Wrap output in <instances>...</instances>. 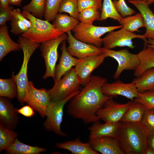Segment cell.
I'll return each mask as SVG.
<instances>
[{
	"label": "cell",
	"mask_w": 154,
	"mask_h": 154,
	"mask_svg": "<svg viewBox=\"0 0 154 154\" xmlns=\"http://www.w3.org/2000/svg\"><path fill=\"white\" fill-rule=\"evenodd\" d=\"M107 81L104 77L91 76L90 82L70 100L67 107L68 114L86 124L100 120L97 112L107 100L113 98L103 92V86Z\"/></svg>",
	"instance_id": "6da1fadb"
},
{
	"label": "cell",
	"mask_w": 154,
	"mask_h": 154,
	"mask_svg": "<svg viewBox=\"0 0 154 154\" xmlns=\"http://www.w3.org/2000/svg\"><path fill=\"white\" fill-rule=\"evenodd\" d=\"M120 122L117 138L125 154H145L147 129L141 123Z\"/></svg>",
	"instance_id": "7a4b0ae2"
},
{
	"label": "cell",
	"mask_w": 154,
	"mask_h": 154,
	"mask_svg": "<svg viewBox=\"0 0 154 154\" xmlns=\"http://www.w3.org/2000/svg\"><path fill=\"white\" fill-rule=\"evenodd\" d=\"M22 13L31 22L32 25L21 36L33 42L41 44L56 38L64 33L48 20L37 18L28 12L23 11Z\"/></svg>",
	"instance_id": "3957f363"
},
{
	"label": "cell",
	"mask_w": 154,
	"mask_h": 154,
	"mask_svg": "<svg viewBox=\"0 0 154 154\" xmlns=\"http://www.w3.org/2000/svg\"><path fill=\"white\" fill-rule=\"evenodd\" d=\"M18 42L23 53V61L19 72L16 75L13 73L12 76L15 80L17 85V100L23 105L29 82L27 75L28 63L32 54L40 45V44L33 42L21 36L19 37Z\"/></svg>",
	"instance_id": "277c9868"
},
{
	"label": "cell",
	"mask_w": 154,
	"mask_h": 154,
	"mask_svg": "<svg viewBox=\"0 0 154 154\" xmlns=\"http://www.w3.org/2000/svg\"><path fill=\"white\" fill-rule=\"evenodd\" d=\"M121 25L101 27L93 24L80 23L73 30V36L77 39L83 42L101 47L103 44V38L101 37L106 33L120 29Z\"/></svg>",
	"instance_id": "5b68a950"
},
{
	"label": "cell",
	"mask_w": 154,
	"mask_h": 154,
	"mask_svg": "<svg viewBox=\"0 0 154 154\" xmlns=\"http://www.w3.org/2000/svg\"><path fill=\"white\" fill-rule=\"evenodd\" d=\"M80 91V90L73 93L62 100L56 102H51L46 111V119L43 125L46 130L52 131L61 136H68L67 134L62 131L61 127L63 120L64 106Z\"/></svg>",
	"instance_id": "8992f818"
},
{
	"label": "cell",
	"mask_w": 154,
	"mask_h": 154,
	"mask_svg": "<svg viewBox=\"0 0 154 154\" xmlns=\"http://www.w3.org/2000/svg\"><path fill=\"white\" fill-rule=\"evenodd\" d=\"M74 68H72L59 80L54 82L53 87L48 90L52 102L62 100L80 89Z\"/></svg>",
	"instance_id": "52a82bcc"
},
{
	"label": "cell",
	"mask_w": 154,
	"mask_h": 154,
	"mask_svg": "<svg viewBox=\"0 0 154 154\" xmlns=\"http://www.w3.org/2000/svg\"><path fill=\"white\" fill-rule=\"evenodd\" d=\"M67 38V35L64 33L56 38L41 43L39 46L46 67L43 79L50 77L54 78L56 64L58 56V48L60 44Z\"/></svg>",
	"instance_id": "ba28073f"
},
{
	"label": "cell",
	"mask_w": 154,
	"mask_h": 154,
	"mask_svg": "<svg viewBox=\"0 0 154 154\" xmlns=\"http://www.w3.org/2000/svg\"><path fill=\"white\" fill-rule=\"evenodd\" d=\"M24 101L42 117L46 116L48 107L52 102L48 90L37 89L31 81L28 83Z\"/></svg>",
	"instance_id": "9c48e42d"
},
{
	"label": "cell",
	"mask_w": 154,
	"mask_h": 154,
	"mask_svg": "<svg viewBox=\"0 0 154 154\" xmlns=\"http://www.w3.org/2000/svg\"><path fill=\"white\" fill-rule=\"evenodd\" d=\"M101 48L106 57L112 58L118 63L117 68L113 76L115 79L118 78L125 70H135L139 64L137 54L132 53L127 49L117 51Z\"/></svg>",
	"instance_id": "30bf717a"
},
{
	"label": "cell",
	"mask_w": 154,
	"mask_h": 154,
	"mask_svg": "<svg viewBox=\"0 0 154 154\" xmlns=\"http://www.w3.org/2000/svg\"><path fill=\"white\" fill-rule=\"evenodd\" d=\"M106 57L104 53L79 59L74 68L81 85L84 86L90 82L92 72L103 62Z\"/></svg>",
	"instance_id": "8fae6325"
},
{
	"label": "cell",
	"mask_w": 154,
	"mask_h": 154,
	"mask_svg": "<svg viewBox=\"0 0 154 154\" xmlns=\"http://www.w3.org/2000/svg\"><path fill=\"white\" fill-rule=\"evenodd\" d=\"M107 33L102 38L103 48L107 49L125 46L133 49L135 46L133 39L135 38L141 39V35L129 32L123 27L118 30L112 31Z\"/></svg>",
	"instance_id": "7c38bea8"
},
{
	"label": "cell",
	"mask_w": 154,
	"mask_h": 154,
	"mask_svg": "<svg viewBox=\"0 0 154 154\" xmlns=\"http://www.w3.org/2000/svg\"><path fill=\"white\" fill-rule=\"evenodd\" d=\"M131 101L120 104L111 98L107 100L99 109L96 115L105 122L116 123L119 122L128 109Z\"/></svg>",
	"instance_id": "4fadbf2b"
},
{
	"label": "cell",
	"mask_w": 154,
	"mask_h": 154,
	"mask_svg": "<svg viewBox=\"0 0 154 154\" xmlns=\"http://www.w3.org/2000/svg\"><path fill=\"white\" fill-rule=\"evenodd\" d=\"M69 46L67 48L69 53L78 59L93 55L104 54L101 47L79 40L75 38L71 31L66 33Z\"/></svg>",
	"instance_id": "5bb4252c"
},
{
	"label": "cell",
	"mask_w": 154,
	"mask_h": 154,
	"mask_svg": "<svg viewBox=\"0 0 154 154\" xmlns=\"http://www.w3.org/2000/svg\"><path fill=\"white\" fill-rule=\"evenodd\" d=\"M102 90L106 96L112 97L121 96L132 100L138 97L140 94L132 82L125 83L119 80L111 83L106 82L103 86Z\"/></svg>",
	"instance_id": "9a60e30c"
},
{
	"label": "cell",
	"mask_w": 154,
	"mask_h": 154,
	"mask_svg": "<svg viewBox=\"0 0 154 154\" xmlns=\"http://www.w3.org/2000/svg\"><path fill=\"white\" fill-rule=\"evenodd\" d=\"M17 110L9 100L1 97L0 124L7 128L15 129L19 121Z\"/></svg>",
	"instance_id": "2e32d148"
},
{
	"label": "cell",
	"mask_w": 154,
	"mask_h": 154,
	"mask_svg": "<svg viewBox=\"0 0 154 154\" xmlns=\"http://www.w3.org/2000/svg\"><path fill=\"white\" fill-rule=\"evenodd\" d=\"M94 150L102 154H125L117 138L106 137L89 140Z\"/></svg>",
	"instance_id": "e0dca14e"
},
{
	"label": "cell",
	"mask_w": 154,
	"mask_h": 154,
	"mask_svg": "<svg viewBox=\"0 0 154 154\" xmlns=\"http://www.w3.org/2000/svg\"><path fill=\"white\" fill-rule=\"evenodd\" d=\"M92 123L88 128L90 131L89 140L106 137L117 138L120 122L116 123L105 122L102 123L99 120Z\"/></svg>",
	"instance_id": "ac0fdd59"
},
{
	"label": "cell",
	"mask_w": 154,
	"mask_h": 154,
	"mask_svg": "<svg viewBox=\"0 0 154 154\" xmlns=\"http://www.w3.org/2000/svg\"><path fill=\"white\" fill-rule=\"evenodd\" d=\"M138 10L143 18L146 28L144 34L141 35V39L154 40V14L149 5L144 0L129 1Z\"/></svg>",
	"instance_id": "d6986e66"
},
{
	"label": "cell",
	"mask_w": 154,
	"mask_h": 154,
	"mask_svg": "<svg viewBox=\"0 0 154 154\" xmlns=\"http://www.w3.org/2000/svg\"><path fill=\"white\" fill-rule=\"evenodd\" d=\"M66 40L62 42L60 50L62 54L58 64L56 66L54 82L59 80L64 74L75 66L79 59L71 55L66 47Z\"/></svg>",
	"instance_id": "ffe728a7"
},
{
	"label": "cell",
	"mask_w": 154,
	"mask_h": 154,
	"mask_svg": "<svg viewBox=\"0 0 154 154\" xmlns=\"http://www.w3.org/2000/svg\"><path fill=\"white\" fill-rule=\"evenodd\" d=\"M56 148L63 149L70 151L73 154H99L92 148L90 143H83L79 137L73 141L58 143L55 145Z\"/></svg>",
	"instance_id": "44dd1931"
},
{
	"label": "cell",
	"mask_w": 154,
	"mask_h": 154,
	"mask_svg": "<svg viewBox=\"0 0 154 154\" xmlns=\"http://www.w3.org/2000/svg\"><path fill=\"white\" fill-rule=\"evenodd\" d=\"M21 49L18 43L14 41L9 36L6 25L0 26V61L9 52Z\"/></svg>",
	"instance_id": "7402d4cb"
},
{
	"label": "cell",
	"mask_w": 154,
	"mask_h": 154,
	"mask_svg": "<svg viewBox=\"0 0 154 154\" xmlns=\"http://www.w3.org/2000/svg\"><path fill=\"white\" fill-rule=\"evenodd\" d=\"M137 54L140 63L134 70V75L136 77L140 76L147 70L154 68V48L145 46Z\"/></svg>",
	"instance_id": "603a6c76"
},
{
	"label": "cell",
	"mask_w": 154,
	"mask_h": 154,
	"mask_svg": "<svg viewBox=\"0 0 154 154\" xmlns=\"http://www.w3.org/2000/svg\"><path fill=\"white\" fill-rule=\"evenodd\" d=\"M138 92L154 91V68L148 69L132 81Z\"/></svg>",
	"instance_id": "cb8c5ba5"
},
{
	"label": "cell",
	"mask_w": 154,
	"mask_h": 154,
	"mask_svg": "<svg viewBox=\"0 0 154 154\" xmlns=\"http://www.w3.org/2000/svg\"><path fill=\"white\" fill-rule=\"evenodd\" d=\"M146 109L139 103L131 101L130 105L120 122L141 123Z\"/></svg>",
	"instance_id": "d4e9b609"
},
{
	"label": "cell",
	"mask_w": 154,
	"mask_h": 154,
	"mask_svg": "<svg viewBox=\"0 0 154 154\" xmlns=\"http://www.w3.org/2000/svg\"><path fill=\"white\" fill-rule=\"evenodd\" d=\"M5 150L6 153L10 154H39L46 151L44 148L31 146L22 143L17 137Z\"/></svg>",
	"instance_id": "484cf974"
},
{
	"label": "cell",
	"mask_w": 154,
	"mask_h": 154,
	"mask_svg": "<svg viewBox=\"0 0 154 154\" xmlns=\"http://www.w3.org/2000/svg\"><path fill=\"white\" fill-rule=\"evenodd\" d=\"M79 23L77 19L59 13L56 16L52 24L58 30L65 33L72 30Z\"/></svg>",
	"instance_id": "4316f807"
},
{
	"label": "cell",
	"mask_w": 154,
	"mask_h": 154,
	"mask_svg": "<svg viewBox=\"0 0 154 154\" xmlns=\"http://www.w3.org/2000/svg\"><path fill=\"white\" fill-rule=\"evenodd\" d=\"M119 23L122 27L131 33L138 32L139 29L145 27L143 18L140 12L134 15L123 17Z\"/></svg>",
	"instance_id": "83f0119b"
},
{
	"label": "cell",
	"mask_w": 154,
	"mask_h": 154,
	"mask_svg": "<svg viewBox=\"0 0 154 154\" xmlns=\"http://www.w3.org/2000/svg\"><path fill=\"white\" fill-rule=\"evenodd\" d=\"M17 84L14 78L0 79V96L13 99L17 96Z\"/></svg>",
	"instance_id": "f1b7e54d"
},
{
	"label": "cell",
	"mask_w": 154,
	"mask_h": 154,
	"mask_svg": "<svg viewBox=\"0 0 154 154\" xmlns=\"http://www.w3.org/2000/svg\"><path fill=\"white\" fill-rule=\"evenodd\" d=\"M99 21L110 18L119 22L123 17L117 11L112 0H103Z\"/></svg>",
	"instance_id": "f546056e"
},
{
	"label": "cell",
	"mask_w": 154,
	"mask_h": 154,
	"mask_svg": "<svg viewBox=\"0 0 154 154\" xmlns=\"http://www.w3.org/2000/svg\"><path fill=\"white\" fill-rule=\"evenodd\" d=\"M18 133L13 129L0 124V153L5 150L14 141Z\"/></svg>",
	"instance_id": "4dcf8cb0"
},
{
	"label": "cell",
	"mask_w": 154,
	"mask_h": 154,
	"mask_svg": "<svg viewBox=\"0 0 154 154\" xmlns=\"http://www.w3.org/2000/svg\"><path fill=\"white\" fill-rule=\"evenodd\" d=\"M46 1V0H31L28 4L23 7V11L42 19L44 17Z\"/></svg>",
	"instance_id": "1f68e13d"
},
{
	"label": "cell",
	"mask_w": 154,
	"mask_h": 154,
	"mask_svg": "<svg viewBox=\"0 0 154 154\" xmlns=\"http://www.w3.org/2000/svg\"><path fill=\"white\" fill-rule=\"evenodd\" d=\"M100 14V9L95 8H89L80 12L77 19L81 23L92 24L95 21L99 20Z\"/></svg>",
	"instance_id": "d6a6232c"
},
{
	"label": "cell",
	"mask_w": 154,
	"mask_h": 154,
	"mask_svg": "<svg viewBox=\"0 0 154 154\" xmlns=\"http://www.w3.org/2000/svg\"><path fill=\"white\" fill-rule=\"evenodd\" d=\"M62 0H46L44 17L50 22L53 21L58 13Z\"/></svg>",
	"instance_id": "836d02e7"
},
{
	"label": "cell",
	"mask_w": 154,
	"mask_h": 154,
	"mask_svg": "<svg viewBox=\"0 0 154 154\" xmlns=\"http://www.w3.org/2000/svg\"><path fill=\"white\" fill-rule=\"evenodd\" d=\"M66 13L70 16L77 19L79 13L77 0H62L60 5L58 13Z\"/></svg>",
	"instance_id": "e575fe53"
},
{
	"label": "cell",
	"mask_w": 154,
	"mask_h": 154,
	"mask_svg": "<svg viewBox=\"0 0 154 154\" xmlns=\"http://www.w3.org/2000/svg\"><path fill=\"white\" fill-rule=\"evenodd\" d=\"M135 101L140 103L146 109H154V91H148L140 93Z\"/></svg>",
	"instance_id": "d590c367"
},
{
	"label": "cell",
	"mask_w": 154,
	"mask_h": 154,
	"mask_svg": "<svg viewBox=\"0 0 154 154\" xmlns=\"http://www.w3.org/2000/svg\"><path fill=\"white\" fill-rule=\"evenodd\" d=\"M113 3L117 11L123 17L131 15L136 11L129 7L125 0H113Z\"/></svg>",
	"instance_id": "8d00e7d4"
},
{
	"label": "cell",
	"mask_w": 154,
	"mask_h": 154,
	"mask_svg": "<svg viewBox=\"0 0 154 154\" xmlns=\"http://www.w3.org/2000/svg\"><path fill=\"white\" fill-rule=\"evenodd\" d=\"M141 123L146 128L149 133L154 131V109H146Z\"/></svg>",
	"instance_id": "74e56055"
},
{
	"label": "cell",
	"mask_w": 154,
	"mask_h": 154,
	"mask_svg": "<svg viewBox=\"0 0 154 154\" xmlns=\"http://www.w3.org/2000/svg\"><path fill=\"white\" fill-rule=\"evenodd\" d=\"M11 21V32L15 35H21L29 29L22 21L16 17H13Z\"/></svg>",
	"instance_id": "f35d334b"
},
{
	"label": "cell",
	"mask_w": 154,
	"mask_h": 154,
	"mask_svg": "<svg viewBox=\"0 0 154 154\" xmlns=\"http://www.w3.org/2000/svg\"><path fill=\"white\" fill-rule=\"evenodd\" d=\"M102 0H77L78 10L79 12L84 10L93 8L101 10Z\"/></svg>",
	"instance_id": "ab89813d"
},
{
	"label": "cell",
	"mask_w": 154,
	"mask_h": 154,
	"mask_svg": "<svg viewBox=\"0 0 154 154\" xmlns=\"http://www.w3.org/2000/svg\"><path fill=\"white\" fill-rule=\"evenodd\" d=\"M13 7L9 5L6 7H0V25H6L8 21H11L13 17L12 12Z\"/></svg>",
	"instance_id": "60d3db41"
},
{
	"label": "cell",
	"mask_w": 154,
	"mask_h": 154,
	"mask_svg": "<svg viewBox=\"0 0 154 154\" xmlns=\"http://www.w3.org/2000/svg\"><path fill=\"white\" fill-rule=\"evenodd\" d=\"M12 14L13 17L19 19L29 29L31 27V22L25 17L20 9L18 8L14 9Z\"/></svg>",
	"instance_id": "b9f144b4"
},
{
	"label": "cell",
	"mask_w": 154,
	"mask_h": 154,
	"mask_svg": "<svg viewBox=\"0 0 154 154\" xmlns=\"http://www.w3.org/2000/svg\"><path fill=\"white\" fill-rule=\"evenodd\" d=\"M17 110L18 113L27 117H33L35 114L34 109L28 105L24 106Z\"/></svg>",
	"instance_id": "7bdbcfd3"
},
{
	"label": "cell",
	"mask_w": 154,
	"mask_h": 154,
	"mask_svg": "<svg viewBox=\"0 0 154 154\" xmlns=\"http://www.w3.org/2000/svg\"><path fill=\"white\" fill-rule=\"evenodd\" d=\"M147 147L154 151V131L149 133L147 138Z\"/></svg>",
	"instance_id": "ee69618b"
},
{
	"label": "cell",
	"mask_w": 154,
	"mask_h": 154,
	"mask_svg": "<svg viewBox=\"0 0 154 154\" xmlns=\"http://www.w3.org/2000/svg\"><path fill=\"white\" fill-rule=\"evenodd\" d=\"M145 46L154 48V40L150 39H147L144 40Z\"/></svg>",
	"instance_id": "f6af8a7d"
},
{
	"label": "cell",
	"mask_w": 154,
	"mask_h": 154,
	"mask_svg": "<svg viewBox=\"0 0 154 154\" xmlns=\"http://www.w3.org/2000/svg\"><path fill=\"white\" fill-rule=\"evenodd\" d=\"M25 0H9V4L10 5H14L20 6L22 1Z\"/></svg>",
	"instance_id": "bcb514c9"
},
{
	"label": "cell",
	"mask_w": 154,
	"mask_h": 154,
	"mask_svg": "<svg viewBox=\"0 0 154 154\" xmlns=\"http://www.w3.org/2000/svg\"><path fill=\"white\" fill-rule=\"evenodd\" d=\"M10 5L9 0H0V7H6Z\"/></svg>",
	"instance_id": "7dc6e473"
},
{
	"label": "cell",
	"mask_w": 154,
	"mask_h": 154,
	"mask_svg": "<svg viewBox=\"0 0 154 154\" xmlns=\"http://www.w3.org/2000/svg\"><path fill=\"white\" fill-rule=\"evenodd\" d=\"M145 154H154V151L152 149L147 147L146 150Z\"/></svg>",
	"instance_id": "c3c4849f"
},
{
	"label": "cell",
	"mask_w": 154,
	"mask_h": 154,
	"mask_svg": "<svg viewBox=\"0 0 154 154\" xmlns=\"http://www.w3.org/2000/svg\"><path fill=\"white\" fill-rule=\"evenodd\" d=\"M149 5L154 2V0H144Z\"/></svg>",
	"instance_id": "681fc988"
},
{
	"label": "cell",
	"mask_w": 154,
	"mask_h": 154,
	"mask_svg": "<svg viewBox=\"0 0 154 154\" xmlns=\"http://www.w3.org/2000/svg\"><path fill=\"white\" fill-rule=\"evenodd\" d=\"M128 1H141V0H128Z\"/></svg>",
	"instance_id": "f907efd6"
}]
</instances>
